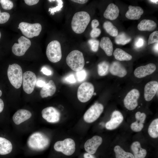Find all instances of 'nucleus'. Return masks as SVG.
<instances>
[{"mask_svg":"<svg viewBox=\"0 0 158 158\" xmlns=\"http://www.w3.org/2000/svg\"><path fill=\"white\" fill-rule=\"evenodd\" d=\"M90 20L89 13L85 11L75 13L73 17L71 26L73 30L75 33H82L86 29Z\"/></svg>","mask_w":158,"mask_h":158,"instance_id":"f257e3e1","label":"nucleus"},{"mask_svg":"<svg viewBox=\"0 0 158 158\" xmlns=\"http://www.w3.org/2000/svg\"><path fill=\"white\" fill-rule=\"evenodd\" d=\"M50 143L49 138L44 133L36 132L32 134L27 141L29 147L35 151H42L48 147Z\"/></svg>","mask_w":158,"mask_h":158,"instance_id":"f03ea898","label":"nucleus"},{"mask_svg":"<svg viewBox=\"0 0 158 158\" xmlns=\"http://www.w3.org/2000/svg\"><path fill=\"white\" fill-rule=\"evenodd\" d=\"M66 63L73 71L78 72L82 70L85 65V60L83 53L78 50L71 51L67 55Z\"/></svg>","mask_w":158,"mask_h":158,"instance_id":"7ed1b4c3","label":"nucleus"},{"mask_svg":"<svg viewBox=\"0 0 158 158\" xmlns=\"http://www.w3.org/2000/svg\"><path fill=\"white\" fill-rule=\"evenodd\" d=\"M7 75L10 83L15 88L18 89L20 87L23 82V74L20 66L16 63L9 65Z\"/></svg>","mask_w":158,"mask_h":158,"instance_id":"20e7f679","label":"nucleus"},{"mask_svg":"<svg viewBox=\"0 0 158 158\" xmlns=\"http://www.w3.org/2000/svg\"><path fill=\"white\" fill-rule=\"evenodd\" d=\"M46 54L47 58L51 62L55 63L59 61L62 56L60 42L56 40L51 42L47 47Z\"/></svg>","mask_w":158,"mask_h":158,"instance_id":"39448f33","label":"nucleus"},{"mask_svg":"<svg viewBox=\"0 0 158 158\" xmlns=\"http://www.w3.org/2000/svg\"><path fill=\"white\" fill-rule=\"evenodd\" d=\"M18 27L22 34L28 38L38 36L42 29L41 25L38 23L31 24L21 22L19 23Z\"/></svg>","mask_w":158,"mask_h":158,"instance_id":"423d86ee","label":"nucleus"},{"mask_svg":"<svg viewBox=\"0 0 158 158\" xmlns=\"http://www.w3.org/2000/svg\"><path fill=\"white\" fill-rule=\"evenodd\" d=\"M54 147L56 151L61 152L67 156H70L75 151V143L73 140L67 138L63 141L56 142Z\"/></svg>","mask_w":158,"mask_h":158,"instance_id":"0eeeda50","label":"nucleus"},{"mask_svg":"<svg viewBox=\"0 0 158 158\" xmlns=\"http://www.w3.org/2000/svg\"><path fill=\"white\" fill-rule=\"evenodd\" d=\"M94 87L90 83L85 82L79 87L77 91V97L81 102H86L89 100L94 95Z\"/></svg>","mask_w":158,"mask_h":158,"instance_id":"6e6552de","label":"nucleus"},{"mask_svg":"<svg viewBox=\"0 0 158 158\" xmlns=\"http://www.w3.org/2000/svg\"><path fill=\"white\" fill-rule=\"evenodd\" d=\"M104 106L100 103H96L92 105L85 112L83 118L88 123H92L97 120L104 110Z\"/></svg>","mask_w":158,"mask_h":158,"instance_id":"1a4fd4ad","label":"nucleus"},{"mask_svg":"<svg viewBox=\"0 0 158 158\" xmlns=\"http://www.w3.org/2000/svg\"><path fill=\"white\" fill-rule=\"evenodd\" d=\"M37 80L36 76L33 72L28 71L23 73V87L24 91L26 93L30 94L33 92Z\"/></svg>","mask_w":158,"mask_h":158,"instance_id":"9d476101","label":"nucleus"},{"mask_svg":"<svg viewBox=\"0 0 158 158\" xmlns=\"http://www.w3.org/2000/svg\"><path fill=\"white\" fill-rule=\"evenodd\" d=\"M18 43H15L12 47V51L15 55H23L31 45L30 40L23 36H21L18 40Z\"/></svg>","mask_w":158,"mask_h":158,"instance_id":"9b49d317","label":"nucleus"},{"mask_svg":"<svg viewBox=\"0 0 158 158\" xmlns=\"http://www.w3.org/2000/svg\"><path fill=\"white\" fill-rule=\"evenodd\" d=\"M140 96L139 91L133 89L130 90L126 95L123 100L125 107L129 110H133L138 105V100Z\"/></svg>","mask_w":158,"mask_h":158,"instance_id":"f8f14e48","label":"nucleus"},{"mask_svg":"<svg viewBox=\"0 0 158 158\" xmlns=\"http://www.w3.org/2000/svg\"><path fill=\"white\" fill-rule=\"evenodd\" d=\"M42 117L47 122L55 123L59 121L61 116L59 111L56 108L49 107L43 109L42 111Z\"/></svg>","mask_w":158,"mask_h":158,"instance_id":"ddd939ff","label":"nucleus"},{"mask_svg":"<svg viewBox=\"0 0 158 158\" xmlns=\"http://www.w3.org/2000/svg\"><path fill=\"white\" fill-rule=\"evenodd\" d=\"M102 142V139L101 137L98 135H95L86 142L84 147L87 153L92 154H94Z\"/></svg>","mask_w":158,"mask_h":158,"instance_id":"4468645a","label":"nucleus"},{"mask_svg":"<svg viewBox=\"0 0 158 158\" xmlns=\"http://www.w3.org/2000/svg\"><path fill=\"white\" fill-rule=\"evenodd\" d=\"M156 69V66L154 63H150L145 66L137 68L134 70L135 76L138 78H142L153 73Z\"/></svg>","mask_w":158,"mask_h":158,"instance_id":"2eb2a0df","label":"nucleus"},{"mask_svg":"<svg viewBox=\"0 0 158 158\" xmlns=\"http://www.w3.org/2000/svg\"><path fill=\"white\" fill-rule=\"evenodd\" d=\"M158 90V82L155 80L150 81L145 85L144 90V97L147 101L151 100Z\"/></svg>","mask_w":158,"mask_h":158,"instance_id":"dca6fc26","label":"nucleus"},{"mask_svg":"<svg viewBox=\"0 0 158 158\" xmlns=\"http://www.w3.org/2000/svg\"><path fill=\"white\" fill-rule=\"evenodd\" d=\"M123 117L122 113L119 111H115L112 113L110 120L105 124L106 128L109 130H112L116 128L122 122Z\"/></svg>","mask_w":158,"mask_h":158,"instance_id":"f3484780","label":"nucleus"},{"mask_svg":"<svg viewBox=\"0 0 158 158\" xmlns=\"http://www.w3.org/2000/svg\"><path fill=\"white\" fill-rule=\"evenodd\" d=\"M135 117L136 121L131 124L130 128L134 132H140L143 128L146 115L144 113L138 111L135 113Z\"/></svg>","mask_w":158,"mask_h":158,"instance_id":"a211bd4d","label":"nucleus"},{"mask_svg":"<svg viewBox=\"0 0 158 158\" xmlns=\"http://www.w3.org/2000/svg\"><path fill=\"white\" fill-rule=\"evenodd\" d=\"M32 115L31 112L28 110L19 109L13 115V120L16 124L19 125L30 118Z\"/></svg>","mask_w":158,"mask_h":158,"instance_id":"6ab92c4d","label":"nucleus"},{"mask_svg":"<svg viewBox=\"0 0 158 158\" xmlns=\"http://www.w3.org/2000/svg\"><path fill=\"white\" fill-rule=\"evenodd\" d=\"M109 71L111 73L120 78H123L127 74V71L125 68L118 61H114L111 65Z\"/></svg>","mask_w":158,"mask_h":158,"instance_id":"aec40b11","label":"nucleus"},{"mask_svg":"<svg viewBox=\"0 0 158 158\" xmlns=\"http://www.w3.org/2000/svg\"><path fill=\"white\" fill-rule=\"evenodd\" d=\"M143 9L138 6H133L130 5L128 6V10L126 12V17L127 18L132 20H138L143 13Z\"/></svg>","mask_w":158,"mask_h":158,"instance_id":"412c9836","label":"nucleus"},{"mask_svg":"<svg viewBox=\"0 0 158 158\" xmlns=\"http://www.w3.org/2000/svg\"><path fill=\"white\" fill-rule=\"evenodd\" d=\"M119 9L118 7L113 3L109 4L104 12V17L111 20L116 19L119 14Z\"/></svg>","mask_w":158,"mask_h":158,"instance_id":"4be33fe9","label":"nucleus"},{"mask_svg":"<svg viewBox=\"0 0 158 158\" xmlns=\"http://www.w3.org/2000/svg\"><path fill=\"white\" fill-rule=\"evenodd\" d=\"M56 87L53 80H50L42 87L40 95L42 98L51 96L56 92Z\"/></svg>","mask_w":158,"mask_h":158,"instance_id":"5701e85b","label":"nucleus"},{"mask_svg":"<svg viewBox=\"0 0 158 158\" xmlns=\"http://www.w3.org/2000/svg\"><path fill=\"white\" fill-rule=\"evenodd\" d=\"M131 149L133 153L134 158H145L146 155V150L141 147L139 142H133L131 145Z\"/></svg>","mask_w":158,"mask_h":158,"instance_id":"b1692460","label":"nucleus"},{"mask_svg":"<svg viewBox=\"0 0 158 158\" xmlns=\"http://www.w3.org/2000/svg\"><path fill=\"white\" fill-rule=\"evenodd\" d=\"M100 45L101 48L104 51L107 56H109L112 55L113 49V46L112 42L109 37H102Z\"/></svg>","mask_w":158,"mask_h":158,"instance_id":"393cba45","label":"nucleus"},{"mask_svg":"<svg viewBox=\"0 0 158 158\" xmlns=\"http://www.w3.org/2000/svg\"><path fill=\"white\" fill-rule=\"evenodd\" d=\"M157 27V24L154 21L151 20H142L138 25V30L141 31H152Z\"/></svg>","mask_w":158,"mask_h":158,"instance_id":"a878e982","label":"nucleus"},{"mask_svg":"<svg viewBox=\"0 0 158 158\" xmlns=\"http://www.w3.org/2000/svg\"><path fill=\"white\" fill-rule=\"evenodd\" d=\"M12 148V144L9 140L0 137V155H5L10 153Z\"/></svg>","mask_w":158,"mask_h":158,"instance_id":"bb28decb","label":"nucleus"},{"mask_svg":"<svg viewBox=\"0 0 158 158\" xmlns=\"http://www.w3.org/2000/svg\"><path fill=\"white\" fill-rule=\"evenodd\" d=\"M113 55L116 59L119 61H130L132 58L131 55L118 48L115 49L113 53Z\"/></svg>","mask_w":158,"mask_h":158,"instance_id":"cd10ccee","label":"nucleus"},{"mask_svg":"<svg viewBox=\"0 0 158 158\" xmlns=\"http://www.w3.org/2000/svg\"><path fill=\"white\" fill-rule=\"evenodd\" d=\"M149 135L153 138L158 137V118L153 120L150 124L148 130Z\"/></svg>","mask_w":158,"mask_h":158,"instance_id":"c85d7f7f","label":"nucleus"},{"mask_svg":"<svg viewBox=\"0 0 158 158\" xmlns=\"http://www.w3.org/2000/svg\"><path fill=\"white\" fill-rule=\"evenodd\" d=\"M114 150L116 158H134L133 154L126 152L119 145L116 146Z\"/></svg>","mask_w":158,"mask_h":158,"instance_id":"c756f323","label":"nucleus"},{"mask_svg":"<svg viewBox=\"0 0 158 158\" xmlns=\"http://www.w3.org/2000/svg\"><path fill=\"white\" fill-rule=\"evenodd\" d=\"M103 27L107 32L111 36L116 37L118 34L117 29L110 21H105L103 24Z\"/></svg>","mask_w":158,"mask_h":158,"instance_id":"7c9ffc66","label":"nucleus"},{"mask_svg":"<svg viewBox=\"0 0 158 158\" xmlns=\"http://www.w3.org/2000/svg\"><path fill=\"white\" fill-rule=\"evenodd\" d=\"M131 40L130 37L125 33L122 32L116 37L115 41L117 44L124 45L129 42Z\"/></svg>","mask_w":158,"mask_h":158,"instance_id":"2f4dec72","label":"nucleus"},{"mask_svg":"<svg viewBox=\"0 0 158 158\" xmlns=\"http://www.w3.org/2000/svg\"><path fill=\"white\" fill-rule=\"evenodd\" d=\"M109 64L107 61H104L99 63L97 66L98 75L100 76L106 75L109 72Z\"/></svg>","mask_w":158,"mask_h":158,"instance_id":"473e14b6","label":"nucleus"},{"mask_svg":"<svg viewBox=\"0 0 158 158\" xmlns=\"http://www.w3.org/2000/svg\"><path fill=\"white\" fill-rule=\"evenodd\" d=\"M88 42L92 51L95 52L98 51L99 44V41L95 39H91L88 40Z\"/></svg>","mask_w":158,"mask_h":158,"instance_id":"72a5a7b5","label":"nucleus"},{"mask_svg":"<svg viewBox=\"0 0 158 158\" xmlns=\"http://www.w3.org/2000/svg\"><path fill=\"white\" fill-rule=\"evenodd\" d=\"M57 3V6L55 7L49 8L48 11L50 12L51 14L53 15L55 12L61 10L63 6V1L61 0H55Z\"/></svg>","mask_w":158,"mask_h":158,"instance_id":"f704fd0d","label":"nucleus"},{"mask_svg":"<svg viewBox=\"0 0 158 158\" xmlns=\"http://www.w3.org/2000/svg\"><path fill=\"white\" fill-rule=\"evenodd\" d=\"M2 8L5 10H11L13 7V2L9 0H0Z\"/></svg>","mask_w":158,"mask_h":158,"instance_id":"c9c22d12","label":"nucleus"},{"mask_svg":"<svg viewBox=\"0 0 158 158\" xmlns=\"http://www.w3.org/2000/svg\"><path fill=\"white\" fill-rule=\"evenodd\" d=\"M158 31H156L153 32L149 36L148 40V44L150 45L155 42H158Z\"/></svg>","mask_w":158,"mask_h":158,"instance_id":"e433bc0d","label":"nucleus"},{"mask_svg":"<svg viewBox=\"0 0 158 158\" xmlns=\"http://www.w3.org/2000/svg\"><path fill=\"white\" fill-rule=\"evenodd\" d=\"M77 80L80 82L84 80L87 76V73L85 70L83 69L77 72L76 73Z\"/></svg>","mask_w":158,"mask_h":158,"instance_id":"4c0bfd02","label":"nucleus"},{"mask_svg":"<svg viewBox=\"0 0 158 158\" xmlns=\"http://www.w3.org/2000/svg\"><path fill=\"white\" fill-rule=\"evenodd\" d=\"M10 17V14L7 12H1L0 10V24H4L6 22Z\"/></svg>","mask_w":158,"mask_h":158,"instance_id":"58836bf2","label":"nucleus"},{"mask_svg":"<svg viewBox=\"0 0 158 158\" xmlns=\"http://www.w3.org/2000/svg\"><path fill=\"white\" fill-rule=\"evenodd\" d=\"M101 33V31L100 29L95 28H92L90 33V35L92 37L95 38L98 37Z\"/></svg>","mask_w":158,"mask_h":158,"instance_id":"ea45409f","label":"nucleus"},{"mask_svg":"<svg viewBox=\"0 0 158 158\" xmlns=\"http://www.w3.org/2000/svg\"><path fill=\"white\" fill-rule=\"evenodd\" d=\"M144 42V40L143 38L141 37L138 38L135 42V46L136 48H140L143 45Z\"/></svg>","mask_w":158,"mask_h":158,"instance_id":"a19ab883","label":"nucleus"},{"mask_svg":"<svg viewBox=\"0 0 158 158\" xmlns=\"http://www.w3.org/2000/svg\"><path fill=\"white\" fill-rule=\"evenodd\" d=\"M65 81L70 83H75L76 80L74 75L70 74L65 78Z\"/></svg>","mask_w":158,"mask_h":158,"instance_id":"79ce46f5","label":"nucleus"},{"mask_svg":"<svg viewBox=\"0 0 158 158\" xmlns=\"http://www.w3.org/2000/svg\"><path fill=\"white\" fill-rule=\"evenodd\" d=\"M46 83V82L41 79L37 80L36 85L38 87H42Z\"/></svg>","mask_w":158,"mask_h":158,"instance_id":"37998d69","label":"nucleus"},{"mask_svg":"<svg viewBox=\"0 0 158 158\" xmlns=\"http://www.w3.org/2000/svg\"><path fill=\"white\" fill-rule=\"evenodd\" d=\"M41 71L44 74L47 75H51L52 73L51 71L45 67H43L42 68Z\"/></svg>","mask_w":158,"mask_h":158,"instance_id":"c03bdc74","label":"nucleus"},{"mask_svg":"<svg viewBox=\"0 0 158 158\" xmlns=\"http://www.w3.org/2000/svg\"><path fill=\"white\" fill-rule=\"evenodd\" d=\"M38 0H25V3L28 5L32 6L37 4L39 1Z\"/></svg>","mask_w":158,"mask_h":158,"instance_id":"a18cd8bd","label":"nucleus"},{"mask_svg":"<svg viewBox=\"0 0 158 158\" xmlns=\"http://www.w3.org/2000/svg\"><path fill=\"white\" fill-rule=\"evenodd\" d=\"M91 27L92 28H97L99 25V21L97 19H94L91 22Z\"/></svg>","mask_w":158,"mask_h":158,"instance_id":"49530a36","label":"nucleus"},{"mask_svg":"<svg viewBox=\"0 0 158 158\" xmlns=\"http://www.w3.org/2000/svg\"><path fill=\"white\" fill-rule=\"evenodd\" d=\"M71 1L80 4H84L88 1V0H72Z\"/></svg>","mask_w":158,"mask_h":158,"instance_id":"de8ad7c7","label":"nucleus"},{"mask_svg":"<svg viewBox=\"0 0 158 158\" xmlns=\"http://www.w3.org/2000/svg\"><path fill=\"white\" fill-rule=\"evenodd\" d=\"M83 156L84 158H95L93 155L88 153H84Z\"/></svg>","mask_w":158,"mask_h":158,"instance_id":"09e8293b","label":"nucleus"},{"mask_svg":"<svg viewBox=\"0 0 158 158\" xmlns=\"http://www.w3.org/2000/svg\"><path fill=\"white\" fill-rule=\"evenodd\" d=\"M4 106V104L3 100L0 98V113L3 111Z\"/></svg>","mask_w":158,"mask_h":158,"instance_id":"8fccbe9b","label":"nucleus"},{"mask_svg":"<svg viewBox=\"0 0 158 158\" xmlns=\"http://www.w3.org/2000/svg\"><path fill=\"white\" fill-rule=\"evenodd\" d=\"M158 42H157L154 45V49L156 52H158Z\"/></svg>","mask_w":158,"mask_h":158,"instance_id":"3c124183","label":"nucleus"},{"mask_svg":"<svg viewBox=\"0 0 158 158\" xmlns=\"http://www.w3.org/2000/svg\"><path fill=\"white\" fill-rule=\"evenodd\" d=\"M149 1L150 2H151L152 3H153L154 4H158V0H149Z\"/></svg>","mask_w":158,"mask_h":158,"instance_id":"603ef678","label":"nucleus"},{"mask_svg":"<svg viewBox=\"0 0 158 158\" xmlns=\"http://www.w3.org/2000/svg\"><path fill=\"white\" fill-rule=\"evenodd\" d=\"M2 95V91L0 90V97Z\"/></svg>","mask_w":158,"mask_h":158,"instance_id":"864d4df0","label":"nucleus"},{"mask_svg":"<svg viewBox=\"0 0 158 158\" xmlns=\"http://www.w3.org/2000/svg\"><path fill=\"white\" fill-rule=\"evenodd\" d=\"M1 37V32H0V39Z\"/></svg>","mask_w":158,"mask_h":158,"instance_id":"5fc2aeb1","label":"nucleus"},{"mask_svg":"<svg viewBox=\"0 0 158 158\" xmlns=\"http://www.w3.org/2000/svg\"><path fill=\"white\" fill-rule=\"evenodd\" d=\"M89 63V61H87V62H86V63Z\"/></svg>","mask_w":158,"mask_h":158,"instance_id":"6e6d98bb","label":"nucleus"},{"mask_svg":"<svg viewBox=\"0 0 158 158\" xmlns=\"http://www.w3.org/2000/svg\"><path fill=\"white\" fill-rule=\"evenodd\" d=\"M18 29H19V27H18Z\"/></svg>","mask_w":158,"mask_h":158,"instance_id":"4d7b16f0","label":"nucleus"}]
</instances>
